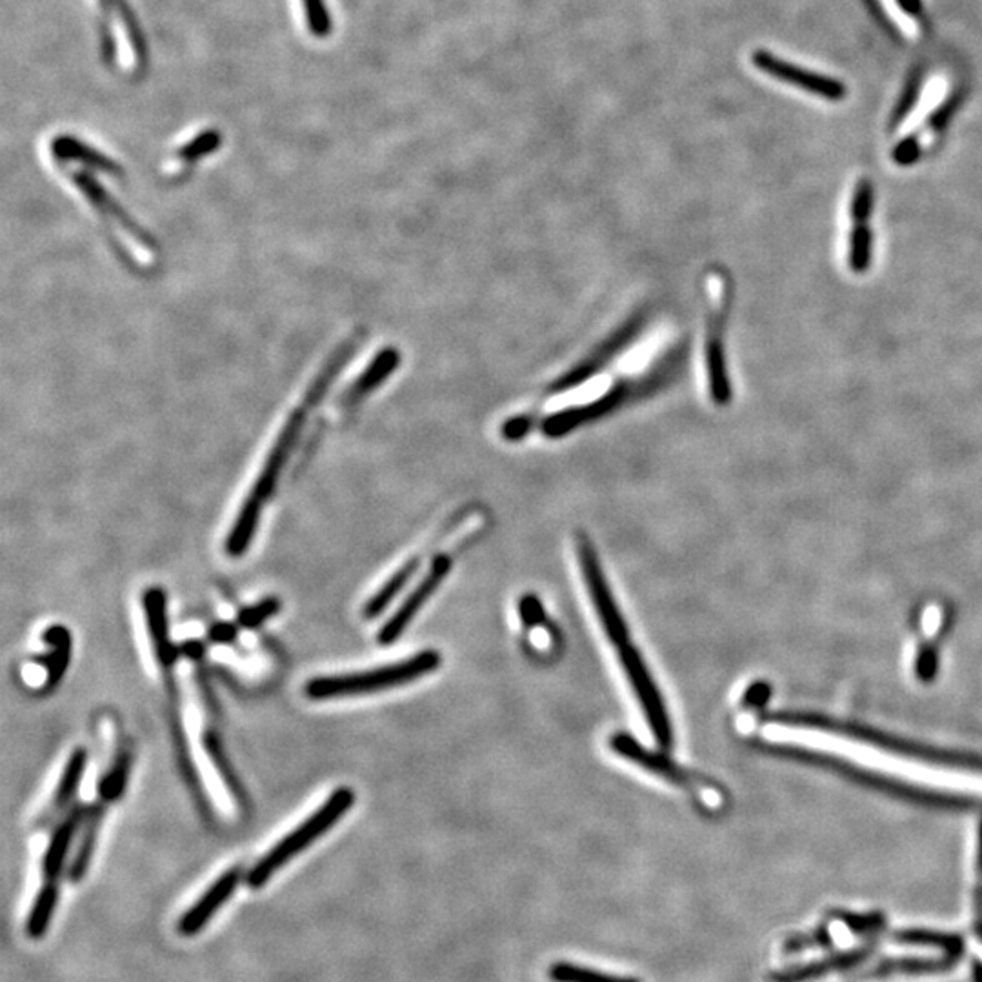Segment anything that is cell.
Returning <instances> with one entry per match:
<instances>
[{
  "instance_id": "cell-13",
  "label": "cell",
  "mask_w": 982,
  "mask_h": 982,
  "mask_svg": "<svg viewBox=\"0 0 982 982\" xmlns=\"http://www.w3.org/2000/svg\"><path fill=\"white\" fill-rule=\"evenodd\" d=\"M751 62L759 70L765 71L766 75L773 77L777 81L793 84V87L801 88V90L813 93V95L824 97V99H830V101H839V99L847 95V90L836 79L816 75V73L804 70V68L781 61L779 57L771 55L768 51H753Z\"/></svg>"
},
{
  "instance_id": "cell-7",
  "label": "cell",
  "mask_w": 982,
  "mask_h": 982,
  "mask_svg": "<svg viewBox=\"0 0 982 982\" xmlns=\"http://www.w3.org/2000/svg\"><path fill=\"white\" fill-rule=\"evenodd\" d=\"M646 326L645 313H637L634 317L628 318V323L617 327L610 337L605 338L597 348L580 358L571 368L566 369L563 375L551 381L543 392H540V401L551 398L554 395H565L569 389L579 388L580 384L588 383L589 378L603 372L610 361L619 357L628 346L637 341Z\"/></svg>"
},
{
  "instance_id": "cell-28",
  "label": "cell",
  "mask_w": 982,
  "mask_h": 982,
  "mask_svg": "<svg viewBox=\"0 0 982 982\" xmlns=\"http://www.w3.org/2000/svg\"><path fill=\"white\" fill-rule=\"evenodd\" d=\"M131 765H133L131 751H119L115 762L111 765L107 776L102 777L101 782H99V801L115 802L124 796L128 781H130Z\"/></svg>"
},
{
  "instance_id": "cell-33",
  "label": "cell",
  "mask_w": 982,
  "mask_h": 982,
  "mask_svg": "<svg viewBox=\"0 0 982 982\" xmlns=\"http://www.w3.org/2000/svg\"><path fill=\"white\" fill-rule=\"evenodd\" d=\"M279 610H281V600L277 597H266L255 605L247 606L239 614V626L253 630V628H259L262 622H266L267 619H272L273 615L279 614Z\"/></svg>"
},
{
  "instance_id": "cell-38",
  "label": "cell",
  "mask_w": 982,
  "mask_h": 982,
  "mask_svg": "<svg viewBox=\"0 0 982 982\" xmlns=\"http://www.w3.org/2000/svg\"><path fill=\"white\" fill-rule=\"evenodd\" d=\"M212 635L215 642H226V640H232L235 637V628L232 625H217Z\"/></svg>"
},
{
  "instance_id": "cell-11",
  "label": "cell",
  "mask_w": 982,
  "mask_h": 982,
  "mask_svg": "<svg viewBox=\"0 0 982 982\" xmlns=\"http://www.w3.org/2000/svg\"><path fill=\"white\" fill-rule=\"evenodd\" d=\"M449 568H452V563H449L448 555H438L437 559L432 563V568L426 577L406 597L403 605L398 606V610L389 617L388 622L383 626V630L378 631V645H393L406 631L421 608L428 603L429 597L437 591L444 577L449 574Z\"/></svg>"
},
{
  "instance_id": "cell-14",
  "label": "cell",
  "mask_w": 982,
  "mask_h": 982,
  "mask_svg": "<svg viewBox=\"0 0 982 982\" xmlns=\"http://www.w3.org/2000/svg\"><path fill=\"white\" fill-rule=\"evenodd\" d=\"M70 176L71 182H75L79 192L87 196L97 212L104 215L108 221L119 224L130 237L135 239L142 246H146L148 250H155L156 242L152 237V233L144 230L135 219L131 217L130 213L107 192V188L101 186V182L97 181L95 176L88 172H81V170L79 172H71Z\"/></svg>"
},
{
  "instance_id": "cell-6",
  "label": "cell",
  "mask_w": 982,
  "mask_h": 982,
  "mask_svg": "<svg viewBox=\"0 0 982 982\" xmlns=\"http://www.w3.org/2000/svg\"><path fill=\"white\" fill-rule=\"evenodd\" d=\"M705 372L710 401L726 406L731 401L730 373L726 364V324L731 306V283L722 270L706 273Z\"/></svg>"
},
{
  "instance_id": "cell-10",
  "label": "cell",
  "mask_w": 982,
  "mask_h": 982,
  "mask_svg": "<svg viewBox=\"0 0 982 982\" xmlns=\"http://www.w3.org/2000/svg\"><path fill=\"white\" fill-rule=\"evenodd\" d=\"M242 881H246V870L242 867L230 868L222 873L210 884L206 892L182 913L181 919L176 921V933L184 939L199 935L210 924L215 913L235 895Z\"/></svg>"
},
{
  "instance_id": "cell-4",
  "label": "cell",
  "mask_w": 982,
  "mask_h": 982,
  "mask_svg": "<svg viewBox=\"0 0 982 982\" xmlns=\"http://www.w3.org/2000/svg\"><path fill=\"white\" fill-rule=\"evenodd\" d=\"M355 804V793L352 788H338L327 797L323 807H318L301 822L295 830L284 836L275 847L264 853L255 864L246 872V884L252 890H261L266 887L279 870H283L287 862L301 856L304 850L312 847L313 842L326 836L341 819H343Z\"/></svg>"
},
{
  "instance_id": "cell-25",
  "label": "cell",
  "mask_w": 982,
  "mask_h": 982,
  "mask_svg": "<svg viewBox=\"0 0 982 982\" xmlns=\"http://www.w3.org/2000/svg\"><path fill=\"white\" fill-rule=\"evenodd\" d=\"M418 566H421V559H418V557H414V559H409L408 563H404V565L401 566V568H398L386 583H384L383 588L375 591L372 599L364 605V619H377L378 615H383L384 611H386V608L392 605L393 600L397 599L398 594L408 586L409 580L414 579Z\"/></svg>"
},
{
  "instance_id": "cell-37",
  "label": "cell",
  "mask_w": 982,
  "mask_h": 982,
  "mask_svg": "<svg viewBox=\"0 0 982 982\" xmlns=\"http://www.w3.org/2000/svg\"><path fill=\"white\" fill-rule=\"evenodd\" d=\"M884 4H887L888 10L892 13L893 19L899 22L902 30L907 31L908 36H913V33H915V30H913L915 26H913V22L910 21V19L901 16V11H899V6L895 4V0H884Z\"/></svg>"
},
{
  "instance_id": "cell-36",
  "label": "cell",
  "mask_w": 982,
  "mask_h": 982,
  "mask_svg": "<svg viewBox=\"0 0 982 982\" xmlns=\"http://www.w3.org/2000/svg\"><path fill=\"white\" fill-rule=\"evenodd\" d=\"M768 696H770V688L765 682H756L750 690L746 691L745 705L761 706Z\"/></svg>"
},
{
  "instance_id": "cell-22",
  "label": "cell",
  "mask_w": 982,
  "mask_h": 982,
  "mask_svg": "<svg viewBox=\"0 0 982 982\" xmlns=\"http://www.w3.org/2000/svg\"><path fill=\"white\" fill-rule=\"evenodd\" d=\"M51 155L61 162H81L84 166L97 170V172L108 173L111 176L124 175L119 162L113 161L111 156L104 155L95 148H91L87 142L71 135H59L51 141Z\"/></svg>"
},
{
  "instance_id": "cell-23",
  "label": "cell",
  "mask_w": 982,
  "mask_h": 982,
  "mask_svg": "<svg viewBox=\"0 0 982 982\" xmlns=\"http://www.w3.org/2000/svg\"><path fill=\"white\" fill-rule=\"evenodd\" d=\"M61 899V884L59 881H45L41 890L37 892L30 913L26 917L24 933L30 941H42L50 930L51 921L55 917L57 907Z\"/></svg>"
},
{
  "instance_id": "cell-27",
  "label": "cell",
  "mask_w": 982,
  "mask_h": 982,
  "mask_svg": "<svg viewBox=\"0 0 982 982\" xmlns=\"http://www.w3.org/2000/svg\"><path fill=\"white\" fill-rule=\"evenodd\" d=\"M202 742H204V748H206L207 756L212 759L213 766L221 773L222 781L227 786V790L232 791V796L237 799L242 808H246V790H244L241 779L235 773V768H233V762L230 761V757H227L226 750H224L221 737L215 731H206L204 737H202Z\"/></svg>"
},
{
  "instance_id": "cell-18",
  "label": "cell",
  "mask_w": 982,
  "mask_h": 982,
  "mask_svg": "<svg viewBox=\"0 0 982 982\" xmlns=\"http://www.w3.org/2000/svg\"><path fill=\"white\" fill-rule=\"evenodd\" d=\"M142 610L146 617L148 631H150V639H152L153 651H155L159 665L172 668L179 659V654H176V648L170 637L166 591L156 588V586L148 588L142 594Z\"/></svg>"
},
{
  "instance_id": "cell-19",
  "label": "cell",
  "mask_w": 982,
  "mask_h": 982,
  "mask_svg": "<svg viewBox=\"0 0 982 982\" xmlns=\"http://www.w3.org/2000/svg\"><path fill=\"white\" fill-rule=\"evenodd\" d=\"M88 810L75 807L64 817V821L51 833L50 844L45 848L42 857V877L45 881H59L64 873L65 862L70 857L71 844L75 841L77 833L87 821Z\"/></svg>"
},
{
  "instance_id": "cell-2",
  "label": "cell",
  "mask_w": 982,
  "mask_h": 982,
  "mask_svg": "<svg viewBox=\"0 0 982 982\" xmlns=\"http://www.w3.org/2000/svg\"><path fill=\"white\" fill-rule=\"evenodd\" d=\"M363 332L353 333L352 337L346 338L335 352L330 355L323 369L317 373V377L313 378L310 388L303 401L295 406L292 414L287 415L281 434L275 438L266 460L262 464L261 474L253 483L250 494L241 504L237 519L233 523L230 534H227L224 549L227 557L239 559L246 554L252 546L255 534H257L259 523H261L262 509L266 506L267 500L272 499L273 492L277 488L281 475L286 468L293 452L297 448L298 438L306 428L307 418L312 415L313 409L323 403L326 392L332 386L333 381L338 377V373L343 372L344 366L350 358L355 355L358 346L363 343Z\"/></svg>"
},
{
  "instance_id": "cell-8",
  "label": "cell",
  "mask_w": 982,
  "mask_h": 982,
  "mask_svg": "<svg viewBox=\"0 0 982 982\" xmlns=\"http://www.w3.org/2000/svg\"><path fill=\"white\" fill-rule=\"evenodd\" d=\"M575 548H577V557H579L580 571L585 575L589 599L594 603L595 614L599 615L608 639L611 645L619 646V648L628 646L630 631L620 615L619 606L615 603L614 594L608 586L603 566H600L599 555L585 534H577Z\"/></svg>"
},
{
  "instance_id": "cell-3",
  "label": "cell",
  "mask_w": 982,
  "mask_h": 982,
  "mask_svg": "<svg viewBox=\"0 0 982 982\" xmlns=\"http://www.w3.org/2000/svg\"><path fill=\"white\" fill-rule=\"evenodd\" d=\"M685 364V346L679 344L671 352L666 353L659 363L651 364V368L645 372L634 373L628 377H619L597 397L588 398L585 403L566 406L557 409L546 417H537L529 424V434L539 429L540 434L549 438H560L571 434L575 429L585 428L600 418L610 417L619 409L640 403L645 398L654 397L655 393L668 388L677 381Z\"/></svg>"
},
{
  "instance_id": "cell-20",
  "label": "cell",
  "mask_w": 982,
  "mask_h": 982,
  "mask_svg": "<svg viewBox=\"0 0 982 982\" xmlns=\"http://www.w3.org/2000/svg\"><path fill=\"white\" fill-rule=\"evenodd\" d=\"M958 955L942 953V955H899V958L879 959L861 972V979L875 981V979L893 978V975H917V973L944 972L952 966Z\"/></svg>"
},
{
  "instance_id": "cell-31",
  "label": "cell",
  "mask_w": 982,
  "mask_h": 982,
  "mask_svg": "<svg viewBox=\"0 0 982 982\" xmlns=\"http://www.w3.org/2000/svg\"><path fill=\"white\" fill-rule=\"evenodd\" d=\"M946 95V84L942 81H933L928 84L927 91L922 93V99L919 104H917L915 110L910 113L907 122H904V126L901 128V133H912L915 128L921 126L924 119H927L928 113L930 111L935 110V108L941 104L942 99Z\"/></svg>"
},
{
  "instance_id": "cell-29",
  "label": "cell",
  "mask_w": 982,
  "mask_h": 982,
  "mask_svg": "<svg viewBox=\"0 0 982 982\" xmlns=\"http://www.w3.org/2000/svg\"><path fill=\"white\" fill-rule=\"evenodd\" d=\"M551 982H640L639 979L620 978L615 973L600 972L594 968L579 966L574 962L559 961L548 968Z\"/></svg>"
},
{
  "instance_id": "cell-30",
  "label": "cell",
  "mask_w": 982,
  "mask_h": 982,
  "mask_svg": "<svg viewBox=\"0 0 982 982\" xmlns=\"http://www.w3.org/2000/svg\"><path fill=\"white\" fill-rule=\"evenodd\" d=\"M221 144V131H201L199 135L193 136L192 141H188L186 144H182V146L176 150V159L184 162V164H195V162L201 161L204 156L217 152Z\"/></svg>"
},
{
  "instance_id": "cell-9",
  "label": "cell",
  "mask_w": 982,
  "mask_h": 982,
  "mask_svg": "<svg viewBox=\"0 0 982 982\" xmlns=\"http://www.w3.org/2000/svg\"><path fill=\"white\" fill-rule=\"evenodd\" d=\"M620 665L625 668V674L630 679L635 696H637L639 705L645 710V717L648 720V725H650L655 741L659 742L660 748L668 750L674 745V730H671V722L668 719L665 700H662L659 688L651 679L648 666L645 665V660L640 657L639 651L631 648V646H622L620 648Z\"/></svg>"
},
{
  "instance_id": "cell-17",
  "label": "cell",
  "mask_w": 982,
  "mask_h": 982,
  "mask_svg": "<svg viewBox=\"0 0 982 982\" xmlns=\"http://www.w3.org/2000/svg\"><path fill=\"white\" fill-rule=\"evenodd\" d=\"M401 364V352L393 346L384 348L369 361L368 366L358 373L357 378L344 389L343 395L338 398V409L344 414H350L353 409H357L366 398L372 395L375 389L381 388L389 375L395 373Z\"/></svg>"
},
{
  "instance_id": "cell-5",
  "label": "cell",
  "mask_w": 982,
  "mask_h": 982,
  "mask_svg": "<svg viewBox=\"0 0 982 982\" xmlns=\"http://www.w3.org/2000/svg\"><path fill=\"white\" fill-rule=\"evenodd\" d=\"M441 666V654L434 650L421 651L412 659L381 666L373 670L343 674V676L313 677L304 686L307 699L330 700L341 697L366 696L375 691L392 690L428 676Z\"/></svg>"
},
{
  "instance_id": "cell-12",
  "label": "cell",
  "mask_w": 982,
  "mask_h": 982,
  "mask_svg": "<svg viewBox=\"0 0 982 982\" xmlns=\"http://www.w3.org/2000/svg\"><path fill=\"white\" fill-rule=\"evenodd\" d=\"M872 215V186L859 181L850 199V227L847 232V264L853 273H862L870 266V230L868 219Z\"/></svg>"
},
{
  "instance_id": "cell-21",
  "label": "cell",
  "mask_w": 982,
  "mask_h": 982,
  "mask_svg": "<svg viewBox=\"0 0 982 982\" xmlns=\"http://www.w3.org/2000/svg\"><path fill=\"white\" fill-rule=\"evenodd\" d=\"M42 642L48 646L44 657H37L45 670V691H51L61 685L68 666H70L71 650H73V637L64 625H51L42 634Z\"/></svg>"
},
{
  "instance_id": "cell-34",
  "label": "cell",
  "mask_w": 982,
  "mask_h": 982,
  "mask_svg": "<svg viewBox=\"0 0 982 982\" xmlns=\"http://www.w3.org/2000/svg\"><path fill=\"white\" fill-rule=\"evenodd\" d=\"M520 619L528 626L539 625L545 619V610L535 595H526L519 603Z\"/></svg>"
},
{
  "instance_id": "cell-24",
  "label": "cell",
  "mask_w": 982,
  "mask_h": 982,
  "mask_svg": "<svg viewBox=\"0 0 982 982\" xmlns=\"http://www.w3.org/2000/svg\"><path fill=\"white\" fill-rule=\"evenodd\" d=\"M102 819H104L102 801L88 808L81 842H79V847H77L75 853H73V859H71L70 868H68V881L73 882V884L81 882L87 877L88 870H90Z\"/></svg>"
},
{
  "instance_id": "cell-16",
  "label": "cell",
  "mask_w": 982,
  "mask_h": 982,
  "mask_svg": "<svg viewBox=\"0 0 982 982\" xmlns=\"http://www.w3.org/2000/svg\"><path fill=\"white\" fill-rule=\"evenodd\" d=\"M101 6V22H99V44H101L102 61L111 64L115 59L117 45L111 36L110 17L113 11L121 17L122 24L126 28L128 39H130L133 51L136 55V65L139 71L148 68V42L146 37L142 33L141 24L136 21L135 13L128 6L126 0H99Z\"/></svg>"
},
{
  "instance_id": "cell-35",
  "label": "cell",
  "mask_w": 982,
  "mask_h": 982,
  "mask_svg": "<svg viewBox=\"0 0 982 982\" xmlns=\"http://www.w3.org/2000/svg\"><path fill=\"white\" fill-rule=\"evenodd\" d=\"M973 907H975V917H973V924H975V930H978L979 935L982 938V827H981V836H979V851H978V873H975V899H973Z\"/></svg>"
},
{
  "instance_id": "cell-15",
  "label": "cell",
  "mask_w": 982,
  "mask_h": 982,
  "mask_svg": "<svg viewBox=\"0 0 982 982\" xmlns=\"http://www.w3.org/2000/svg\"><path fill=\"white\" fill-rule=\"evenodd\" d=\"M610 746L614 748L615 753L625 757L626 761L634 762V765L651 771L655 776L662 777L665 781L674 782V784L686 788V790L699 791V777L691 776L690 771L680 768L677 762L671 761L670 757L655 753V751L648 750L645 746H640L639 742L635 741L634 737L626 736V733H617V736L611 737Z\"/></svg>"
},
{
  "instance_id": "cell-32",
  "label": "cell",
  "mask_w": 982,
  "mask_h": 982,
  "mask_svg": "<svg viewBox=\"0 0 982 982\" xmlns=\"http://www.w3.org/2000/svg\"><path fill=\"white\" fill-rule=\"evenodd\" d=\"M304 19L307 31L317 39H326L332 36L333 22L324 0H303Z\"/></svg>"
},
{
  "instance_id": "cell-1",
  "label": "cell",
  "mask_w": 982,
  "mask_h": 982,
  "mask_svg": "<svg viewBox=\"0 0 982 982\" xmlns=\"http://www.w3.org/2000/svg\"><path fill=\"white\" fill-rule=\"evenodd\" d=\"M765 728L766 741L776 742V745L796 746V748L836 756L851 762V765L861 766V768L877 771L882 776L893 777L897 781L908 782V784L944 791V793H953V796L982 799V773H975V771L912 759V757L901 756L892 750H884L881 746L868 745V742L851 739V737L842 736L837 731L821 730V728H813V726L771 720Z\"/></svg>"
},
{
  "instance_id": "cell-26",
  "label": "cell",
  "mask_w": 982,
  "mask_h": 982,
  "mask_svg": "<svg viewBox=\"0 0 982 982\" xmlns=\"http://www.w3.org/2000/svg\"><path fill=\"white\" fill-rule=\"evenodd\" d=\"M88 761H90V757H88L87 748H75L71 751L70 759L62 770L61 781L57 784L55 796L51 799V813L64 810L71 799L77 796L84 771H87Z\"/></svg>"
}]
</instances>
